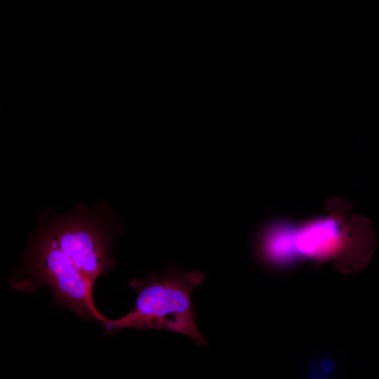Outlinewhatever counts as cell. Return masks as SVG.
<instances>
[{"instance_id": "obj_3", "label": "cell", "mask_w": 379, "mask_h": 379, "mask_svg": "<svg viewBox=\"0 0 379 379\" xmlns=\"http://www.w3.org/2000/svg\"><path fill=\"white\" fill-rule=\"evenodd\" d=\"M25 267L8 281L23 292L46 286L55 307L68 309L82 320L102 322L106 318L95 307L93 287L72 262L48 239L36 231L26 252Z\"/></svg>"}, {"instance_id": "obj_2", "label": "cell", "mask_w": 379, "mask_h": 379, "mask_svg": "<svg viewBox=\"0 0 379 379\" xmlns=\"http://www.w3.org/2000/svg\"><path fill=\"white\" fill-rule=\"evenodd\" d=\"M39 222L36 231L57 246L93 287L98 278L114 269L112 247L117 227L114 214L107 206L79 204L67 215L47 211Z\"/></svg>"}, {"instance_id": "obj_4", "label": "cell", "mask_w": 379, "mask_h": 379, "mask_svg": "<svg viewBox=\"0 0 379 379\" xmlns=\"http://www.w3.org/2000/svg\"><path fill=\"white\" fill-rule=\"evenodd\" d=\"M295 241L296 254L325 258L334 253L340 246V230L333 219H319L295 230Z\"/></svg>"}, {"instance_id": "obj_1", "label": "cell", "mask_w": 379, "mask_h": 379, "mask_svg": "<svg viewBox=\"0 0 379 379\" xmlns=\"http://www.w3.org/2000/svg\"><path fill=\"white\" fill-rule=\"evenodd\" d=\"M204 279L201 272L175 265L168 266L159 274L132 278L128 284L137 293L135 305L119 319L105 318L102 324L106 335L124 328L166 330L187 335L197 345L207 346L197 329L191 300L192 291Z\"/></svg>"}, {"instance_id": "obj_5", "label": "cell", "mask_w": 379, "mask_h": 379, "mask_svg": "<svg viewBox=\"0 0 379 379\" xmlns=\"http://www.w3.org/2000/svg\"><path fill=\"white\" fill-rule=\"evenodd\" d=\"M295 232V230L280 225L270 227L265 232L260 248L267 262L277 265L296 255Z\"/></svg>"}]
</instances>
